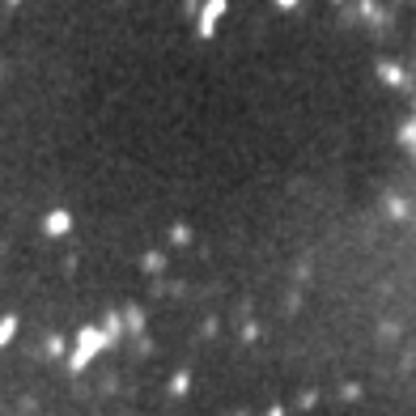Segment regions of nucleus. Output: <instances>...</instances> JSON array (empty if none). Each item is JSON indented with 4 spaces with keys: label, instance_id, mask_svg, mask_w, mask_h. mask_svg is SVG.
Wrapping results in <instances>:
<instances>
[{
    "label": "nucleus",
    "instance_id": "nucleus-2",
    "mask_svg": "<svg viewBox=\"0 0 416 416\" xmlns=\"http://www.w3.org/2000/svg\"><path fill=\"white\" fill-rule=\"evenodd\" d=\"M13 332H17V319H5V323H0V344H9Z\"/></svg>",
    "mask_w": 416,
    "mask_h": 416
},
{
    "label": "nucleus",
    "instance_id": "nucleus-1",
    "mask_svg": "<svg viewBox=\"0 0 416 416\" xmlns=\"http://www.w3.org/2000/svg\"><path fill=\"white\" fill-rule=\"evenodd\" d=\"M102 344V336L98 332H81V340H77V352H73V366H85V361L94 357V348Z\"/></svg>",
    "mask_w": 416,
    "mask_h": 416
}]
</instances>
